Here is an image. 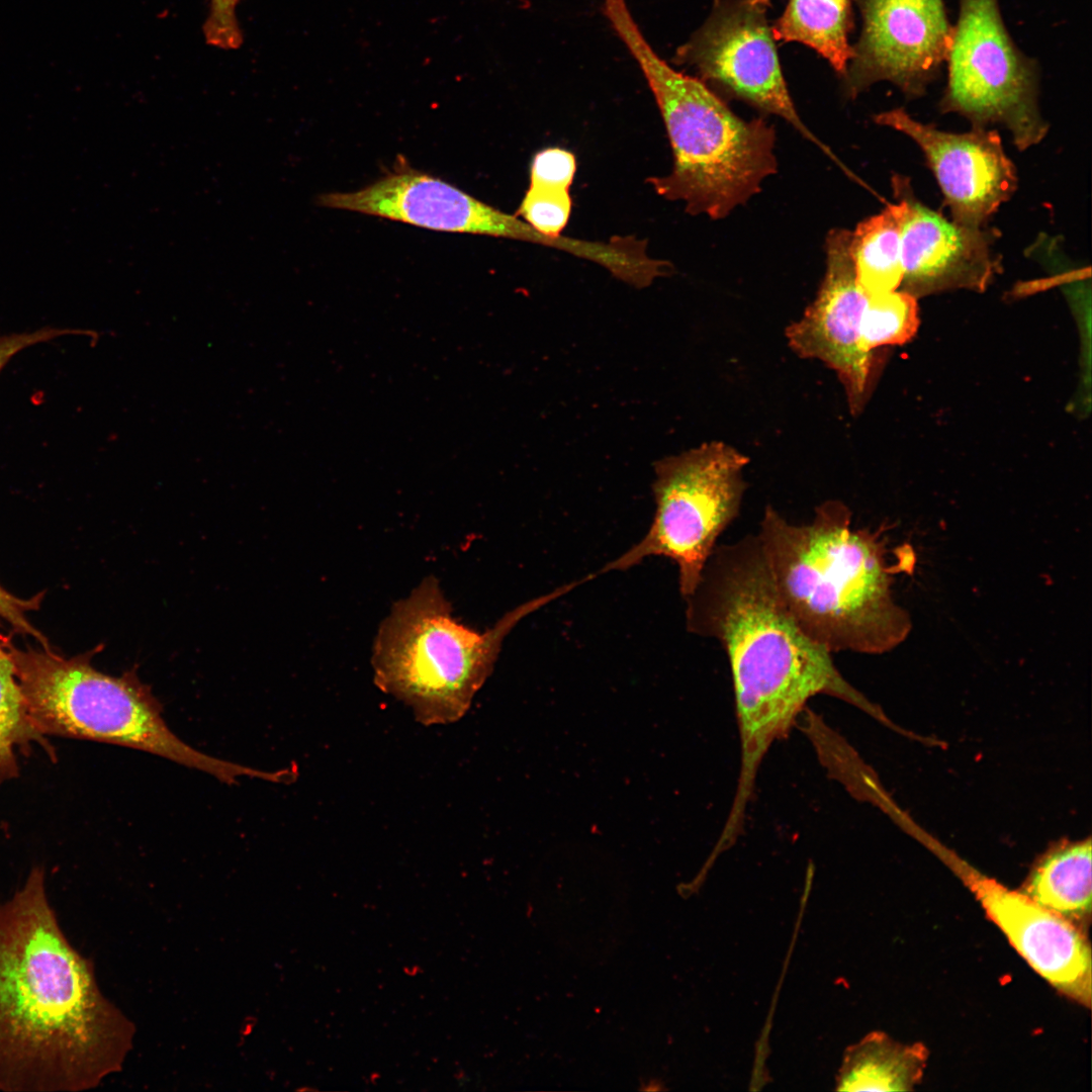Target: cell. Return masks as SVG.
Segmentation results:
<instances>
[{
    "mask_svg": "<svg viewBox=\"0 0 1092 1092\" xmlns=\"http://www.w3.org/2000/svg\"><path fill=\"white\" fill-rule=\"evenodd\" d=\"M317 204L442 232L483 235L542 245L543 234L455 186L401 164L355 192H333Z\"/></svg>",
    "mask_w": 1092,
    "mask_h": 1092,
    "instance_id": "cell-12",
    "label": "cell"
},
{
    "mask_svg": "<svg viewBox=\"0 0 1092 1092\" xmlns=\"http://www.w3.org/2000/svg\"><path fill=\"white\" fill-rule=\"evenodd\" d=\"M919 327L916 297L902 291L869 296L860 320V346L863 351L886 345H901L911 340Z\"/></svg>",
    "mask_w": 1092,
    "mask_h": 1092,
    "instance_id": "cell-21",
    "label": "cell"
},
{
    "mask_svg": "<svg viewBox=\"0 0 1092 1092\" xmlns=\"http://www.w3.org/2000/svg\"><path fill=\"white\" fill-rule=\"evenodd\" d=\"M841 500L821 503L807 524H793L767 505L756 534L776 589L800 629L830 653L880 654L901 644L911 629L892 585L912 573L915 554L898 547L892 561L886 532L851 528Z\"/></svg>",
    "mask_w": 1092,
    "mask_h": 1092,
    "instance_id": "cell-3",
    "label": "cell"
},
{
    "mask_svg": "<svg viewBox=\"0 0 1092 1092\" xmlns=\"http://www.w3.org/2000/svg\"><path fill=\"white\" fill-rule=\"evenodd\" d=\"M571 205L569 190L529 186L518 214L543 235L557 238L568 222Z\"/></svg>",
    "mask_w": 1092,
    "mask_h": 1092,
    "instance_id": "cell-22",
    "label": "cell"
},
{
    "mask_svg": "<svg viewBox=\"0 0 1092 1092\" xmlns=\"http://www.w3.org/2000/svg\"><path fill=\"white\" fill-rule=\"evenodd\" d=\"M874 119L918 145L959 224L985 226L1017 188L1015 167L995 130L974 126L968 132H947L916 120L904 108L881 112Z\"/></svg>",
    "mask_w": 1092,
    "mask_h": 1092,
    "instance_id": "cell-13",
    "label": "cell"
},
{
    "mask_svg": "<svg viewBox=\"0 0 1092 1092\" xmlns=\"http://www.w3.org/2000/svg\"><path fill=\"white\" fill-rule=\"evenodd\" d=\"M862 20L842 77L850 98L889 82L909 99L921 97L941 73L952 24L944 0H853Z\"/></svg>",
    "mask_w": 1092,
    "mask_h": 1092,
    "instance_id": "cell-10",
    "label": "cell"
},
{
    "mask_svg": "<svg viewBox=\"0 0 1092 1092\" xmlns=\"http://www.w3.org/2000/svg\"><path fill=\"white\" fill-rule=\"evenodd\" d=\"M901 228L903 290L916 298L944 290H984L1000 270L995 230L949 221L914 195L902 175L891 180Z\"/></svg>",
    "mask_w": 1092,
    "mask_h": 1092,
    "instance_id": "cell-14",
    "label": "cell"
},
{
    "mask_svg": "<svg viewBox=\"0 0 1092 1092\" xmlns=\"http://www.w3.org/2000/svg\"><path fill=\"white\" fill-rule=\"evenodd\" d=\"M575 583L513 609L485 632L457 622L433 576L398 601L381 623L372 650L376 686L404 703L424 725L460 720L493 669L502 644L528 614Z\"/></svg>",
    "mask_w": 1092,
    "mask_h": 1092,
    "instance_id": "cell-6",
    "label": "cell"
},
{
    "mask_svg": "<svg viewBox=\"0 0 1092 1092\" xmlns=\"http://www.w3.org/2000/svg\"><path fill=\"white\" fill-rule=\"evenodd\" d=\"M604 14L640 66L670 142V173L650 179L657 194L692 214L726 217L777 172L776 131L745 120L703 81L671 68L652 50L625 0H604Z\"/></svg>",
    "mask_w": 1092,
    "mask_h": 1092,
    "instance_id": "cell-4",
    "label": "cell"
},
{
    "mask_svg": "<svg viewBox=\"0 0 1092 1092\" xmlns=\"http://www.w3.org/2000/svg\"><path fill=\"white\" fill-rule=\"evenodd\" d=\"M769 8L770 0H714L709 17L676 50L673 61L695 69L708 86L784 118L836 160L796 110L781 69Z\"/></svg>",
    "mask_w": 1092,
    "mask_h": 1092,
    "instance_id": "cell-9",
    "label": "cell"
},
{
    "mask_svg": "<svg viewBox=\"0 0 1092 1092\" xmlns=\"http://www.w3.org/2000/svg\"><path fill=\"white\" fill-rule=\"evenodd\" d=\"M91 334L90 331L54 327H43L32 332L0 333V372L16 354L28 347L68 335Z\"/></svg>",
    "mask_w": 1092,
    "mask_h": 1092,
    "instance_id": "cell-25",
    "label": "cell"
},
{
    "mask_svg": "<svg viewBox=\"0 0 1092 1092\" xmlns=\"http://www.w3.org/2000/svg\"><path fill=\"white\" fill-rule=\"evenodd\" d=\"M943 857L1028 965L1060 993L1089 1007L1091 951L1083 931L958 857Z\"/></svg>",
    "mask_w": 1092,
    "mask_h": 1092,
    "instance_id": "cell-15",
    "label": "cell"
},
{
    "mask_svg": "<svg viewBox=\"0 0 1092 1092\" xmlns=\"http://www.w3.org/2000/svg\"><path fill=\"white\" fill-rule=\"evenodd\" d=\"M856 280L868 296L897 290L903 281L901 228L893 203L851 232Z\"/></svg>",
    "mask_w": 1092,
    "mask_h": 1092,
    "instance_id": "cell-19",
    "label": "cell"
},
{
    "mask_svg": "<svg viewBox=\"0 0 1092 1092\" xmlns=\"http://www.w3.org/2000/svg\"><path fill=\"white\" fill-rule=\"evenodd\" d=\"M853 0H788L771 26L776 40L803 43L824 58L842 78L852 56L849 33Z\"/></svg>",
    "mask_w": 1092,
    "mask_h": 1092,
    "instance_id": "cell-18",
    "label": "cell"
},
{
    "mask_svg": "<svg viewBox=\"0 0 1092 1092\" xmlns=\"http://www.w3.org/2000/svg\"><path fill=\"white\" fill-rule=\"evenodd\" d=\"M1091 851L1090 838L1051 849L1020 892L1075 925L1086 922L1091 913Z\"/></svg>",
    "mask_w": 1092,
    "mask_h": 1092,
    "instance_id": "cell-17",
    "label": "cell"
},
{
    "mask_svg": "<svg viewBox=\"0 0 1092 1092\" xmlns=\"http://www.w3.org/2000/svg\"><path fill=\"white\" fill-rule=\"evenodd\" d=\"M43 595L42 592L24 600L11 595L0 585V630L8 627L13 633L34 638L41 646H50L47 638L27 619L29 612L39 608ZM10 642V635L0 632V655L7 653Z\"/></svg>",
    "mask_w": 1092,
    "mask_h": 1092,
    "instance_id": "cell-23",
    "label": "cell"
},
{
    "mask_svg": "<svg viewBox=\"0 0 1092 1092\" xmlns=\"http://www.w3.org/2000/svg\"><path fill=\"white\" fill-rule=\"evenodd\" d=\"M40 745L55 759V750L34 725L8 654L0 655V785L18 776L15 750Z\"/></svg>",
    "mask_w": 1092,
    "mask_h": 1092,
    "instance_id": "cell-20",
    "label": "cell"
},
{
    "mask_svg": "<svg viewBox=\"0 0 1092 1092\" xmlns=\"http://www.w3.org/2000/svg\"><path fill=\"white\" fill-rule=\"evenodd\" d=\"M685 601L688 630L717 640L731 669L741 748L733 815L745 814L764 755L811 698L834 697L888 722L790 615L756 534L716 545Z\"/></svg>",
    "mask_w": 1092,
    "mask_h": 1092,
    "instance_id": "cell-2",
    "label": "cell"
},
{
    "mask_svg": "<svg viewBox=\"0 0 1092 1092\" xmlns=\"http://www.w3.org/2000/svg\"><path fill=\"white\" fill-rule=\"evenodd\" d=\"M576 171L575 156L561 148L538 152L530 167V186L569 190Z\"/></svg>",
    "mask_w": 1092,
    "mask_h": 1092,
    "instance_id": "cell-24",
    "label": "cell"
},
{
    "mask_svg": "<svg viewBox=\"0 0 1092 1092\" xmlns=\"http://www.w3.org/2000/svg\"><path fill=\"white\" fill-rule=\"evenodd\" d=\"M927 1057L921 1043H902L884 1032H872L844 1053L836 1089L912 1091L922 1079Z\"/></svg>",
    "mask_w": 1092,
    "mask_h": 1092,
    "instance_id": "cell-16",
    "label": "cell"
},
{
    "mask_svg": "<svg viewBox=\"0 0 1092 1092\" xmlns=\"http://www.w3.org/2000/svg\"><path fill=\"white\" fill-rule=\"evenodd\" d=\"M134 1030L69 940L34 867L0 902V1091L93 1089L121 1070Z\"/></svg>",
    "mask_w": 1092,
    "mask_h": 1092,
    "instance_id": "cell-1",
    "label": "cell"
},
{
    "mask_svg": "<svg viewBox=\"0 0 1092 1092\" xmlns=\"http://www.w3.org/2000/svg\"><path fill=\"white\" fill-rule=\"evenodd\" d=\"M850 237L844 229L828 233L826 270L816 298L787 329L786 337L800 357L818 359L836 372L850 412L856 415L869 397L875 354L860 346V320L869 296L856 280Z\"/></svg>",
    "mask_w": 1092,
    "mask_h": 1092,
    "instance_id": "cell-11",
    "label": "cell"
},
{
    "mask_svg": "<svg viewBox=\"0 0 1092 1092\" xmlns=\"http://www.w3.org/2000/svg\"><path fill=\"white\" fill-rule=\"evenodd\" d=\"M749 459L713 441L654 463L655 513L644 537L602 572L625 570L650 556L675 562L684 599L690 597L717 545L738 517Z\"/></svg>",
    "mask_w": 1092,
    "mask_h": 1092,
    "instance_id": "cell-7",
    "label": "cell"
},
{
    "mask_svg": "<svg viewBox=\"0 0 1092 1092\" xmlns=\"http://www.w3.org/2000/svg\"><path fill=\"white\" fill-rule=\"evenodd\" d=\"M942 112L958 113L985 127L1000 123L1024 151L1048 132L1038 106L1039 66L1015 43L999 0H959L945 59Z\"/></svg>",
    "mask_w": 1092,
    "mask_h": 1092,
    "instance_id": "cell-8",
    "label": "cell"
},
{
    "mask_svg": "<svg viewBox=\"0 0 1092 1092\" xmlns=\"http://www.w3.org/2000/svg\"><path fill=\"white\" fill-rule=\"evenodd\" d=\"M92 652L73 657L51 646L7 654L29 715L46 735L94 740L146 751L209 774L233 785L240 777L280 783L282 770L264 771L194 749L166 724L163 707L134 669L111 676L91 664Z\"/></svg>",
    "mask_w": 1092,
    "mask_h": 1092,
    "instance_id": "cell-5",
    "label": "cell"
}]
</instances>
